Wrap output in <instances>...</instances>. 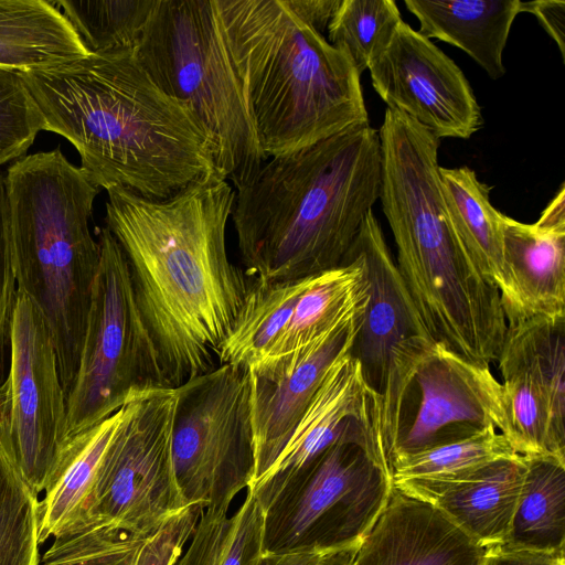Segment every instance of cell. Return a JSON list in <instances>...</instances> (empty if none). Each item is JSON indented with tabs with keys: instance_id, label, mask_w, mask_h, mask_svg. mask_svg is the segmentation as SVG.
<instances>
[{
	"instance_id": "obj_1",
	"label": "cell",
	"mask_w": 565,
	"mask_h": 565,
	"mask_svg": "<svg viewBox=\"0 0 565 565\" xmlns=\"http://www.w3.org/2000/svg\"><path fill=\"white\" fill-rule=\"evenodd\" d=\"M106 227L120 245L135 299L168 387L218 366L249 281L226 248L235 192L210 172L162 200L106 190Z\"/></svg>"
},
{
	"instance_id": "obj_2",
	"label": "cell",
	"mask_w": 565,
	"mask_h": 565,
	"mask_svg": "<svg viewBox=\"0 0 565 565\" xmlns=\"http://www.w3.org/2000/svg\"><path fill=\"white\" fill-rule=\"evenodd\" d=\"M20 75L43 130L75 147L81 168L100 189L162 200L215 171L203 132L135 51L89 53Z\"/></svg>"
},
{
	"instance_id": "obj_3",
	"label": "cell",
	"mask_w": 565,
	"mask_h": 565,
	"mask_svg": "<svg viewBox=\"0 0 565 565\" xmlns=\"http://www.w3.org/2000/svg\"><path fill=\"white\" fill-rule=\"evenodd\" d=\"M381 180V140L370 122L267 158L236 188L231 215L246 274L288 281L342 266Z\"/></svg>"
},
{
	"instance_id": "obj_4",
	"label": "cell",
	"mask_w": 565,
	"mask_h": 565,
	"mask_svg": "<svg viewBox=\"0 0 565 565\" xmlns=\"http://www.w3.org/2000/svg\"><path fill=\"white\" fill-rule=\"evenodd\" d=\"M264 154L309 147L369 122L349 55L285 0H215Z\"/></svg>"
},
{
	"instance_id": "obj_5",
	"label": "cell",
	"mask_w": 565,
	"mask_h": 565,
	"mask_svg": "<svg viewBox=\"0 0 565 565\" xmlns=\"http://www.w3.org/2000/svg\"><path fill=\"white\" fill-rule=\"evenodd\" d=\"M4 183L17 289L33 301L50 329L67 396L100 258L89 230L100 188L58 148L18 159Z\"/></svg>"
},
{
	"instance_id": "obj_6",
	"label": "cell",
	"mask_w": 565,
	"mask_h": 565,
	"mask_svg": "<svg viewBox=\"0 0 565 565\" xmlns=\"http://www.w3.org/2000/svg\"><path fill=\"white\" fill-rule=\"evenodd\" d=\"M135 53L207 140L215 172L235 188L267 159L215 0H156Z\"/></svg>"
},
{
	"instance_id": "obj_7",
	"label": "cell",
	"mask_w": 565,
	"mask_h": 565,
	"mask_svg": "<svg viewBox=\"0 0 565 565\" xmlns=\"http://www.w3.org/2000/svg\"><path fill=\"white\" fill-rule=\"evenodd\" d=\"M381 439L391 476L406 456L488 426L510 441L501 383L490 367L469 362L427 337L397 348L380 394Z\"/></svg>"
},
{
	"instance_id": "obj_8",
	"label": "cell",
	"mask_w": 565,
	"mask_h": 565,
	"mask_svg": "<svg viewBox=\"0 0 565 565\" xmlns=\"http://www.w3.org/2000/svg\"><path fill=\"white\" fill-rule=\"evenodd\" d=\"M79 363L66 396L67 436L95 426L132 396L168 387L138 309L126 256L105 226Z\"/></svg>"
},
{
	"instance_id": "obj_9",
	"label": "cell",
	"mask_w": 565,
	"mask_h": 565,
	"mask_svg": "<svg viewBox=\"0 0 565 565\" xmlns=\"http://www.w3.org/2000/svg\"><path fill=\"white\" fill-rule=\"evenodd\" d=\"M175 404L177 390L162 387L137 394L122 406L88 495L64 533L106 526L145 535L188 507L172 458Z\"/></svg>"
},
{
	"instance_id": "obj_10",
	"label": "cell",
	"mask_w": 565,
	"mask_h": 565,
	"mask_svg": "<svg viewBox=\"0 0 565 565\" xmlns=\"http://www.w3.org/2000/svg\"><path fill=\"white\" fill-rule=\"evenodd\" d=\"M175 390L172 458L181 494L188 505L228 513L255 475L248 367L222 364Z\"/></svg>"
},
{
	"instance_id": "obj_11",
	"label": "cell",
	"mask_w": 565,
	"mask_h": 565,
	"mask_svg": "<svg viewBox=\"0 0 565 565\" xmlns=\"http://www.w3.org/2000/svg\"><path fill=\"white\" fill-rule=\"evenodd\" d=\"M391 487L388 471L366 448L348 441L332 446L265 511L263 553H332L356 546Z\"/></svg>"
},
{
	"instance_id": "obj_12",
	"label": "cell",
	"mask_w": 565,
	"mask_h": 565,
	"mask_svg": "<svg viewBox=\"0 0 565 565\" xmlns=\"http://www.w3.org/2000/svg\"><path fill=\"white\" fill-rule=\"evenodd\" d=\"M9 344L10 366L0 383V447L39 497L54 482L70 443L66 395L50 329L18 289Z\"/></svg>"
},
{
	"instance_id": "obj_13",
	"label": "cell",
	"mask_w": 565,
	"mask_h": 565,
	"mask_svg": "<svg viewBox=\"0 0 565 565\" xmlns=\"http://www.w3.org/2000/svg\"><path fill=\"white\" fill-rule=\"evenodd\" d=\"M497 362L515 452L565 462V318L508 324Z\"/></svg>"
},
{
	"instance_id": "obj_14",
	"label": "cell",
	"mask_w": 565,
	"mask_h": 565,
	"mask_svg": "<svg viewBox=\"0 0 565 565\" xmlns=\"http://www.w3.org/2000/svg\"><path fill=\"white\" fill-rule=\"evenodd\" d=\"M350 352L331 364L275 463L247 488L264 512L279 494L301 481L332 446L342 441L363 446L388 471L382 449L380 395L367 385Z\"/></svg>"
},
{
	"instance_id": "obj_15",
	"label": "cell",
	"mask_w": 565,
	"mask_h": 565,
	"mask_svg": "<svg viewBox=\"0 0 565 565\" xmlns=\"http://www.w3.org/2000/svg\"><path fill=\"white\" fill-rule=\"evenodd\" d=\"M369 71L387 108L405 114L439 140L468 139L482 126L479 104L460 67L405 21Z\"/></svg>"
},
{
	"instance_id": "obj_16",
	"label": "cell",
	"mask_w": 565,
	"mask_h": 565,
	"mask_svg": "<svg viewBox=\"0 0 565 565\" xmlns=\"http://www.w3.org/2000/svg\"><path fill=\"white\" fill-rule=\"evenodd\" d=\"M364 309L300 351L263 359L248 366L255 446V475L250 487L263 478L284 450L328 369L351 351Z\"/></svg>"
},
{
	"instance_id": "obj_17",
	"label": "cell",
	"mask_w": 565,
	"mask_h": 565,
	"mask_svg": "<svg viewBox=\"0 0 565 565\" xmlns=\"http://www.w3.org/2000/svg\"><path fill=\"white\" fill-rule=\"evenodd\" d=\"M351 247L364 262L367 301L350 353L367 385L380 395L394 351L414 338L430 337L373 211L366 214Z\"/></svg>"
},
{
	"instance_id": "obj_18",
	"label": "cell",
	"mask_w": 565,
	"mask_h": 565,
	"mask_svg": "<svg viewBox=\"0 0 565 565\" xmlns=\"http://www.w3.org/2000/svg\"><path fill=\"white\" fill-rule=\"evenodd\" d=\"M487 553L434 504L392 484L351 565H482Z\"/></svg>"
},
{
	"instance_id": "obj_19",
	"label": "cell",
	"mask_w": 565,
	"mask_h": 565,
	"mask_svg": "<svg viewBox=\"0 0 565 565\" xmlns=\"http://www.w3.org/2000/svg\"><path fill=\"white\" fill-rule=\"evenodd\" d=\"M503 260L511 288L507 323L565 318V185L533 224L503 214Z\"/></svg>"
},
{
	"instance_id": "obj_20",
	"label": "cell",
	"mask_w": 565,
	"mask_h": 565,
	"mask_svg": "<svg viewBox=\"0 0 565 565\" xmlns=\"http://www.w3.org/2000/svg\"><path fill=\"white\" fill-rule=\"evenodd\" d=\"M526 469L522 457L499 459L458 477L392 482L438 508L482 547L504 544Z\"/></svg>"
},
{
	"instance_id": "obj_21",
	"label": "cell",
	"mask_w": 565,
	"mask_h": 565,
	"mask_svg": "<svg viewBox=\"0 0 565 565\" xmlns=\"http://www.w3.org/2000/svg\"><path fill=\"white\" fill-rule=\"evenodd\" d=\"M203 509L188 505L157 531L140 535L89 526L54 537L44 565H173L188 545Z\"/></svg>"
},
{
	"instance_id": "obj_22",
	"label": "cell",
	"mask_w": 565,
	"mask_h": 565,
	"mask_svg": "<svg viewBox=\"0 0 565 565\" xmlns=\"http://www.w3.org/2000/svg\"><path fill=\"white\" fill-rule=\"evenodd\" d=\"M418 32L467 53L492 79L505 73L503 51L520 0H405Z\"/></svg>"
},
{
	"instance_id": "obj_23",
	"label": "cell",
	"mask_w": 565,
	"mask_h": 565,
	"mask_svg": "<svg viewBox=\"0 0 565 565\" xmlns=\"http://www.w3.org/2000/svg\"><path fill=\"white\" fill-rule=\"evenodd\" d=\"M366 301L364 262L351 247L342 266L312 277L263 359L285 356L311 345L362 311Z\"/></svg>"
},
{
	"instance_id": "obj_24",
	"label": "cell",
	"mask_w": 565,
	"mask_h": 565,
	"mask_svg": "<svg viewBox=\"0 0 565 565\" xmlns=\"http://www.w3.org/2000/svg\"><path fill=\"white\" fill-rule=\"evenodd\" d=\"M439 175L454 231L477 270L499 290L504 311L511 288L503 260V213L490 202L491 188L469 167H439Z\"/></svg>"
},
{
	"instance_id": "obj_25",
	"label": "cell",
	"mask_w": 565,
	"mask_h": 565,
	"mask_svg": "<svg viewBox=\"0 0 565 565\" xmlns=\"http://www.w3.org/2000/svg\"><path fill=\"white\" fill-rule=\"evenodd\" d=\"M87 54L53 1L0 0V67L24 73Z\"/></svg>"
},
{
	"instance_id": "obj_26",
	"label": "cell",
	"mask_w": 565,
	"mask_h": 565,
	"mask_svg": "<svg viewBox=\"0 0 565 565\" xmlns=\"http://www.w3.org/2000/svg\"><path fill=\"white\" fill-rule=\"evenodd\" d=\"M516 551L565 554V462L526 459V469L507 540Z\"/></svg>"
},
{
	"instance_id": "obj_27",
	"label": "cell",
	"mask_w": 565,
	"mask_h": 565,
	"mask_svg": "<svg viewBox=\"0 0 565 565\" xmlns=\"http://www.w3.org/2000/svg\"><path fill=\"white\" fill-rule=\"evenodd\" d=\"M121 418L122 407L70 440L54 482L38 503L39 544L64 533L76 521Z\"/></svg>"
},
{
	"instance_id": "obj_28",
	"label": "cell",
	"mask_w": 565,
	"mask_h": 565,
	"mask_svg": "<svg viewBox=\"0 0 565 565\" xmlns=\"http://www.w3.org/2000/svg\"><path fill=\"white\" fill-rule=\"evenodd\" d=\"M313 276L288 281H249L235 327L221 348L218 365L248 367L262 360L290 320Z\"/></svg>"
},
{
	"instance_id": "obj_29",
	"label": "cell",
	"mask_w": 565,
	"mask_h": 565,
	"mask_svg": "<svg viewBox=\"0 0 565 565\" xmlns=\"http://www.w3.org/2000/svg\"><path fill=\"white\" fill-rule=\"evenodd\" d=\"M89 53L135 51L156 0L54 1Z\"/></svg>"
},
{
	"instance_id": "obj_30",
	"label": "cell",
	"mask_w": 565,
	"mask_h": 565,
	"mask_svg": "<svg viewBox=\"0 0 565 565\" xmlns=\"http://www.w3.org/2000/svg\"><path fill=\"white\" fill-rule=\"evenodd\" d=\"M521 457L495 427L488 426L396 460L391 481L441 480L461 476L489 462Z\"/></svg>"
},
{
	"instance_id": "obj_31",
	"label": "cell",
	"mask_w": 565,
	"mask_h": 565,
	"mask_svg": "<svg viewBox=\"0 0 565 565\" xmlns=\"http://www.w3.org/2000/svg\"><path fill=\"white\" fill-rule=\"evenodd\" d=\"M402 21L393 0H341L327 28L329 43L344 51L362 74L387 47Z\"/></svg>"
},
{
	"instance_id": "obj_32",
	"label": "cell",
	"mask_w": 565,
	"mask_h": 565,
	"mask_svg": "<svg viewBox=\"0 0 565 565\" xmlns=\"http://www.w3.org/2000/svg\"><path fill=\"white\" fill-rule=\"evenodd\" d=\"M39 498L0 447V565H38Z\"/></svg>"
},
{
	"instance_id": "obj_33",
	"label": "cell",
	"mask_w": 565,
	"mask_h": 565,
	"mask_svg": "<svg viewBox=\"0 0 565 565\" xmlns=\"http://www.w3.org/2000/svg\"><path fill=\"white\" fill-rule=\"evenodd\" d=\"M40 130L41 115L20 73L0 67V166L24 156Z\"/></svg>"
},
{
	"instance_id": "obj_34",
	"label": "cell",
	"mask_w": 565,
	"mask_h": 565,
	"mask_svg": "<svg viewBox=\"0 0 565 565\" xmlns=\"http://www.w3.org/2000/svg\"><path fill=\"white\" fill-rule=\"evenodd\" d=\"M233 524L218 565H252L263 553L265 512L249 489Z\"/></svg>"
},
{
	"instance_id": "obj_35",
	"label": "cell",
	"mask_w": 565,
	"mask_h": 565,
	"mask_svg": "<svg viewBox=\"0 0 565 565\" xmlns=\"http://www.w3.org/2000/svg\"><path fill=\"white\" fill-rule=\"evenodd\" d=\"M233 518L203 510L181 556L173 565H218L230 537Z\"/></svg>"
},
{
	"instance_id": "obj_36",
	"label": "cell",
	"mask_w": 565,
	"mask_h": 565,
	"mask_svg": "<svg viewBox=\"0 0 565 565\" xmlns=\"http://www.w3.org/2000/svg\"><path fill=\"white\" fill-rule=\"evenodd\" d=\"M15 295L17 281L12 265L8 199L4 178L0 175V361L9 340Z\"/></svg>"
},
{
	"instance_id": "obj_37",
	"label": "cell",
	"mask_w": 565,
	"mask_h": 565,
	"mask_svg": "<svg viewBox=\"0 0 565 565\" xmlns=\"http://www.w3.org/2000/svg\"><path fill=\"white\" fill-rule=\"evenodd\" d=\"M521 12H529L536 17L547 35L557 44L565 61V1H521Z\"/></svg>"
},
{
	"instance_id": "obj_38",
	"label": "cell",
	"mask_w": 565,
	"mask_h": 565,
	"mask_svg": "<svg viewBox=\"0 0 565 565\" xmlns=\"http://www.w3.org/2000/svg\"><path fill=\"white\" fill-rule=\"evenodd\" d=\"M482 565H565V554H544L495 546L488 550Z\"/></svg>"
},
{
	"instance_id": "obj_39",
	"label": "cell",
	"mask_w": 565,
	"mask_h": 565,
	"mask_svg": "<svg viewBox=\"0 0 565 565\" xmlns=\"http://www.w3.org/2000/svg\"><path fill=\"white\" fill-rule=\"evenodd\" d=\"M285 2L299 19L322 34L341 0H285Z\"/></svg>"
},
{
	"instance_id": "obj_40",
	"label": "cell",
	"mask_w": 565,
	"mask_h": 565,
	"mask_svg": "<svg viewBox=\"0 0 565 565\" xmlns=\"http://www.w3.org/2000/svg\"><path fill=\"white\" fill-rule=\"evenodd\" d=\"M328 554L322 552L262 553L252 565H320Z\"/></svg>"
},
{
	"instance_id": "obj_41",
	"label": "cell",
	"mask_w": 565,
	"mask_h": 565,
	"mask_svg": "<svg viewBox=\"0 0 565 565\" xmlns=\"http://www.w3.org/2000/svg\"><path fill=\"white\" fill-rule=\"evenodd\" d=\"M354 547L329 553L320 565H351Z\"/></svg>"
}]
</instances>
